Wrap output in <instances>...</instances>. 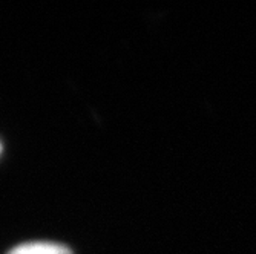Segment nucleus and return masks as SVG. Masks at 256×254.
<instances>
[{
  "label": "nucleus",
  "instance_id": "f03ea898",
  "mask_svg": "<svg viewBox=\"0 0 256 254\" xmlns=\"http://www.w3.org/2000/svg\"><path fill=\"white\" fill-rule=\"evenodd\" d=\"M0 150H2V144H0Z\"/></svg>",
  "mask_w": 256,
  "mask_h": 254
},
{
  "label": "nucleus",
  "instance_id": "f257e3e1",
  "mask_svg": "<svg viewBox=\"0 0 256 254\" xmlns=\"http://www.w3.org/2000/svg\"><path fill=\"white\" fill-rule=\"evenodd\" d=\"M10 254H72V251L60 244L30 242V244H22L12 248Z\"/></svg>",
  "mask_w": 256,
  "mask_h": 254
}]
</instances>
